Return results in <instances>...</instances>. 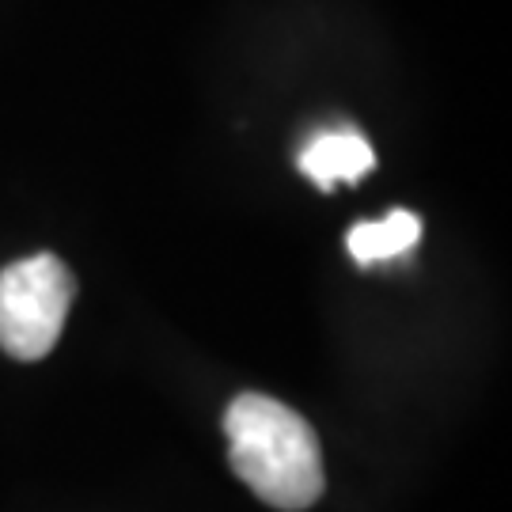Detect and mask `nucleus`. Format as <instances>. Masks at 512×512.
<instances>
[{
	"label": "nucleus",
	"instance_id": "3",
	"mask_svg": "<svg viewBox=\"0 0 512 512\" xmlns=\"http://www.w3.org/2000/svg\"><path fill=\"white\" fill-rule=\"evenodd\" d=\"M376 167V152L357 129H330L319 133L304 152H300V171L308 175L319 190H334L338 183H357Z\"/></svg>",
	"mask_w": 512,
	"mask_h": 512
},
{
	"label": "nucleus",
	"instance_id": "2",
	"mask_svg": "<svg viewBox=\"0 0 512 512\" xmlns=\"http://www.w3.org/2000/svg\"><path fill=\"white\" fill-rule=\"evenodd\" d=\"M76 281L57 255L19 258L0 270V349L16 361H42L57 346Z\"/></svg>",
	"mask_w": 512,
	"mask_h": 512
},
{
	"label": "nucleus",
	"instance_id": "4",
	"mask_svg": "<svg viewBox=\"0 0 512 512\" xmlns=\"http://www.w3.org/2000/svg\"><path fill=\"white\" fill-rule=\"evenodd\" d=\"M421 239V220L406 209L387 213L384 220H365V224H353L346 232V247L353 262L372 266V262H387V258H399L406 251H414Z\"/></svg>",
	"mask_w": 512,
	"mask_h": 512
},
{
	"label": "nucleus",
	"instance_id": "1",
	"mask_svg": "<svg viewBox=\"0 0 512 512\" xmlns=\"http://www.w3.org/2000/svg\"><path fill=\"white\" fill-rule=\"evenodd\" d=\"M224 437L232 471L266 505L300 512L323 497L319 437L293 406L247 391L228 406Z\"/></svg>",
	"mask_w": 512,
	"mask_h": 512
}]
</instances>
